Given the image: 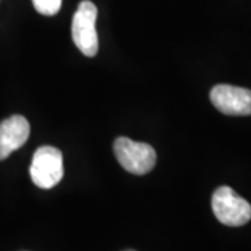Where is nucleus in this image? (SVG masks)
<instances>
[{
	"label": "nucleus",
	"instance_id": "nucleus-8",
	"mask_svg": "<svg viewBox=\"0 0 251 251\" xmlns=\"http://www.w3.org/2000/svg\"><path fill=\"white\" fill-rule=\"evenodd\" d=\"M125 251H135V250H125Z\"/></svg>",
	"mask_w": 251,
	"mask_h": 251
},
{
	"label": "nucleus",
	"instance_id": "nucleus-1",
	"mask_svg": "<svg viewBox=\"0 0 251 251\" xmlns=\"http://www.w3.org/2000/svg\"><path fill=\"white\" fill-rule=\"evenodd\" d=\"M113 151L122 168L133 175H147L156 165V152L150 144L119 137L113 144Z\"/></svg>",
	"mask_w": 251,
	"mask_h": 251
},
{
	"label": "nucleus",
	"instance_id": "nucleus-3",
	"mask_svg": "<svg viewBox=\"0 0 251 251\" xmlns=\"http://www.w3.org/2000/svg\"><path fill=\"white\" fill-rule=\"evenodd\" d=\"M212 211L216 219L226 226H243L251 219L249 201L237 196L233 188L222 186L212 196Z\"/></svg>",
	"mask_w": 251,
	"mask_h": 251
},
{
	"label": "nucleus",
	"instance_id": "nucleus-7",
	"mask_svg": "<svg viewBox=\"0 0 251 251\" xmlns=\"http://www.w3.org/2000/svg\"><path fill=\"white\" fill-rule=\"evenodd\" d=\"M32 4L39 14L54 16L62 7V0H32Z\"/></svg>",
	"mask_w": 251,
	"mask_h": 251
},
{
	"label": "nucleus",
	"instance_id": "nucleus-6",
	"mask_svg": "<svg viewBox=\"0 0 251 251\" xmlns=\"http://www.w3.org/2000/svg\"><path fill=\"white\" fill-rule=\"evenodd\" d=\"M31 127L21 115H14L0 123V161L27 143Z\"/></svg>",
	"mask_w": 251,
	"mask_h": 251
},
{
	"label": "nucleus",
	"instance_id": "nucleus-4",
	"mask_svg": "<svg viewBox=\"0 0 251 251\" xmlns=\"http://www.w3.org/2000/svg\"><path fill=\"white\" fill-rule=\"evenodd\" d=\"M63 155L50 145L39 147L32 156L29 175L36 187L52 188L63 179Z\"/></svg>",
	"mask_w": 251,
	"mask_h": 251
},
{
	"label": "nucleus",
	"instance_id": "nucleus-2",
	"mask_svg": "<svg viewBox=\"0 0 251 251\" xmlns=\"http://www.w3.org/2000/svg\"><path fill=\"white\" fill-rule=\"evenodd\" d=\"M97 17H98V9L90 0L81 1L73 17V41L81 53L88 57H94L98 53L99 49L98 34L95 28Z\"/></svg>",
	"mask_w": 251,
	"mask_h": 251
},
{
	"label": "nucleus",
	"instance_id": "nucleus-5",
	"mask_svg": "<svg viewBox=\"0 0 251 251\" xmlns=\"http://www.w3.org/2000/svg\"><path fill=\"white\" fill-rule=\"evenodd\" d=\"M209 98L219 112L229 116H249L251 115V91L242 87L227 84L215 85Z\"/></svg>",
	"mask_w": 251,
	"mask_h": 251
}]
</instances>
